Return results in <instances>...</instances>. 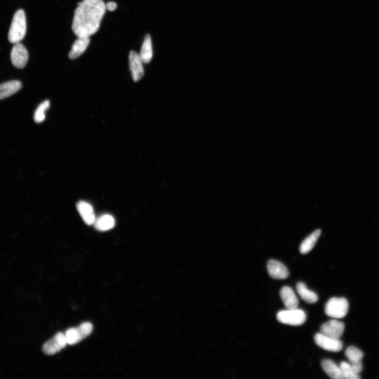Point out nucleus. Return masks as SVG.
Here are the masks:
<instances>
[{"mask_svg": "<svg viewBox=\"0 0 379 379\" xmlns=\"http://www.w3.org/2000/svg\"><path fill=\"white\" fill-rule=\"evenodd\" d=\"M72 29L78 37H88L99 29L106 6L102 0H84L78 4Z\"/></svg>", "mask_w": 379, "mask_h": 379, "instance_id": "f257e3e1", "label": "nucleus"}, {"mask_svg": "<svg viewBox=\"0 0 379 379\" xmlns=\"http://www.w3.org/2000/svg\"><path fill=\"white\" fill-rule=\"evenodd\" d=\"M26 31V22L25 13L23 10L17 11L13 17L8 39L12 44H17L23 39Z\"/></svg>", "mask_w": 379, "mask_h": 379, "instance_id": "f03ea898", "label": "nucleus"}, {"mask_svg": "<svg viewBox=\"0 0 379 379\" xmlns=\"http://www.w3.org/2000/svg\"><path fill=\"white\" fill-rule=\"evenodd\" d=\"M349 304L344 297H332L325 307V313L329 317L342 319L347 314Z\"/></svg>", "mask_w": 379, "mask_h": 379, "instance_id": "7ed1b4c3", "label": "nucleus"}, {"mask_svg": "<svg viewBox=\"0 0 379 379\" xmlns=\"http://www.w3.org/2000/svg\"><path fill=\"white\" fill-rule=\"evenodd\" d=\"M277 318L282 323L299 326L305 322L307 316L303 310L297 308L281 311L278 313Z\"/></svg>", "mask_w": 379, "mask_h": 379, "instance_id": "20e7f679", "label": "nucleus"}, {"mask_svg": "<svg viewBox=\"0 0 379 379\" xmlns=\"http://www.w3.org/2000/svg\"><path fill=\"white\" fill-rule=\"evenodd\" d=\"M93 328L92 324L87 322L78 328L67 330L65 333L67 344L74 345L82 341L92 333Z\"/></svg>", "mask_w": 379, "mask_h": 379, "instance_id": "39448f33", "label": "nucleus"}, {"mask_svg": "<svg viewBox=\"0 0 379 379\" xmlns=\"http://www.w3.org/2000/svg\"><path fill=\"white\" fill-rule=\"evenodd\" d=\"M314 339L319 347L328 351L337 353L343 348V343L339 339H334L322 333L316 334Z\"/></svg>", "mask_w": 379, "mask_h": 379, "instance_id": "423d86ee", "label": "nucleus"}, {"mask_svg": "<svg viewBox=\"0 0 379 379\" xmlns=\"http://www.w3.org/2000/svg\"><path fill=\"white\" fill-rule=\"evenodd\" d=\"M68 344L65 334L59 332L44 345L43 350L46 355H53L59 353Z\"/></svg>", "mask_w": 379, "mask_h": 379, "instance_id": "0eeeda50", "label": "nucleus"}, {"mask_svg": "<svg viewBox=\"0 0 379 379\" xmlns=\"http://www.w3.org/2000/svg\"><path fill=\"white\" fill-rule=\"evenodd\" d=\"M29 54L25 47L20 43L16 44L11 53V60L13 65L23 69L28 62Z\"/></svg>", "mask_w": 379, "mask_h": 379, "instance_id": "6e6552de", "label": "nucleus"}, {"mask_svg": "<svg viewBox=\"0 0 379 379\" xmlns=\"http://www.w3.org/2000/svg\"><path fill=\"white\" fill-rule=\"evenodd\" d=\"M320 330L322 334L339 339L344 334L345 324L342 322L332 320L324 323Z\"/></svg>", "mask_w": 379, "mask_h": 379, "instance_id": "1a4fd4ad", "label": "nucleus"}, {"mask_svg": "<svg viewBox=\"0 0 379 379\" xmlns=\"http://www.w3.org/2000/svg\"><path fill=\"white\" fill-rule=\"evenodd\" d=\"M142 62L139 55L131 51L129 55V65L133 80L135 82L139 81L144 75Z\"/></svg>", "mask_w": 379, "mask_h": 379, "instance_id": "9d476101", "label": "nucleus"}, {"mask_svg": "<svg viewBox=\"0 0 379 379\" xmlns=\"http://www.w3.org/2000/svg\"><path fill=\"white\" fill-rule=\"evenodd\" d=\"M345 354L354 371L359 374L363 369L362 360L363 353L362 352L355 347L351 346L347 348Z\"/></svg>", "mask_w": 379, "mask_h": 379, "instance_id": "9b49d317", "label": "nucleus"}, {"mask_svg": "<svg viewBox=\"0 0 379 379\" xmlns=\"http://www.w3.org/2000/svg\"><path fill=\"white\" fill-rule=\"evenodd\" d=\"M267 269L271 277L276 279H285L289 276L287 268L276 260H270L267 263Z\"/></svg>", "mask_w": 379, "mask_h": 379, "instance_id": "f8f14e48", "label": "nucleus"}, {"mask_svg": "<svg viewBox=\"0 0 379 379\" xmlns=\"http://www.w3.org/2000/svg\"><path fill=\"white\" fill-rule=\"evenodd\" d=\"M77 210L84 221L89 225H93L96 217L92 205L85 201H80L77 204Z\"/></svg>", "mask_w": 379, "mask_h": 379, "instance_id": "ddd939ff", "label": "nucleus"}, {"mask_svg": "<svg viewBox=\"0 0 379 379\" xmlns=\"http://www.w3.org/2000/svg\"><path fill=\"white\" fill-rule=\"evenodd\" d=\"M280 296L287 309H297L298 307V299L292 288L289 287H283L280 291Z\"/></svg>", "mask_w": 379, "mask_h": 379, "instance_id": "4468645a", "label": "nucleus"}, {"mask_svg": "<svg viewBox=\"0 0 379 379\" xmlns=\"http://www.w3.org/2000/svg\"><path fill=\"white\" fill-rule=\"evenodd\" d=\"M90 42L89 37H78L75 41L71 50L69 53L70 59H74L80 57L87 49Z\"/></svg>", "mask_w": 379, "mask_h": 379, "instance_id": "2eb2a0df", "label": "nucleus"}, {"mask_svg": "<svg viewBox=\"0 0 379 379\" xmlns=\"http://www.w3.org/2000/svg\"><path fill=\"white\" fill-rule=\"evenodd\" d=\"M115 224L116 221L113 216L105 214L96 218L93 225L98 231L106 232L114 228Z\"/></svg>", "mask_w": 379, "mask_h": 379, "instance_id": "dca6fc26", "label": "nucleus"}, {"mask_svg": "<svg viewBox=\"0 0 379 379\" xmlns=\"http://www.w3.org/2000/svg\"><path fill=\"white\" fill-rule=\"evenodd\" d=\"M22 88L19 81H11L0 85V100L6 99L18 92Z\"/></svg>", "mask_w": 379, "mask_h": 379, "instance_id": "f3484780", "label": "nucleus"}, {"mask_svg": "<svg viewBox=\"0 0 379 379\" xmlns=\"http://www.w3.org/2000/svg\"><path fill=\"white\" fill-rule=\"evenodd\" d=\"M321 366L325 372L331 378L334 379H344L342 369L334 362L330 360H323Z\"/></svg>", "mask_w": 379, "mask_h": 379, "instance_id": "a211bd4d", "label": "nucleus"}, {"mask_svg": "<svg viewBox=\"0 0 379 379\" xmlns=\"http://www.w3.org/2000/svg\"><path fill=\"white\" fill-rule=\"evenodd\" d=\"M296 288L297 293L306 302L313 304L318 301L319 298L317 294L315 292L309 290L304 283L301 282L297 283Z\"/></svg>", "mask_w": 379, "mask_h": 379, "instance_id": "6ab92c4d", "label": "nucleus"}, {"mask_svg": "<svg viewBox=\"0 0 379 379\" xmlns=\"http://www.w3.org/2000/svg\"><path fill=\"white\" fill-rule=\"evenodd\" d=\"M139 56L144 63H148L151 61L153 50L150 34H147L145 35Z\"/></svg>", "mask_w": 379, "mask_h": 379, "instance_id": "aec40b11", "label": "nucleus"}, {"mask_svg": "<svg viewBox=\"0 0 379 379\" xmlns=\"http://www.w3.org/2000/svg\"><path fill=\"white\" fill-rule=\"evenodd\" d=\"M321 234V230L318 229L309 236L301 243L300 247V253L302 254H306L312 250L315 247Z\"/></svg>", "mask_w": 379, "mask_h": 379, "instance_id": "412c9836", "label": "nucleus"}, {"mask_svg": "<svg viewBox=\"0 0 379 379\" xmlns=\"http://www.w3.org/2000/svg\"><path fill=\"white\" fill-rule=\"evenodd\" d=\"M50 106V102L46 100L40 104L34 114V121L36 123H43L46 119L45 112Z\"/></svg>", "mask_w": 379, "mask_h": 379, "instance_id": "4be33fe9", "label": "nucleus"}, {"mask_svg": "<svg viewBox=\"0 0 379 379\" xmlns=\"http://www.w3.org/2000/svg\"><path fill=\"white\" fill-rule=\"evenodd\" d=\"M340 367L342 369L344 378L359 379L360 378L359 374L356 373L354 371L349 363L345 361L342 362L340 363Z\"/></svg>", "mask_w": 379, "mask_h": 379, "instance_id": "5701e85b", "label": "nucleus"}, {"mask_svg": "<svg viewBox=\"0 0 379 379\" xmlns=\"http://www.w3.org/2000/svg\"><path fill=\"white\" fill-rule=\"evenodd\" d=\"M106 9L110 11H114L117 8V5L114 2H109L105 5Z\"/></svg>", "mask_w": 379, "mask_h": 379, "instance_id": "b1692460", "label": "nucleus"}]
</instances>
